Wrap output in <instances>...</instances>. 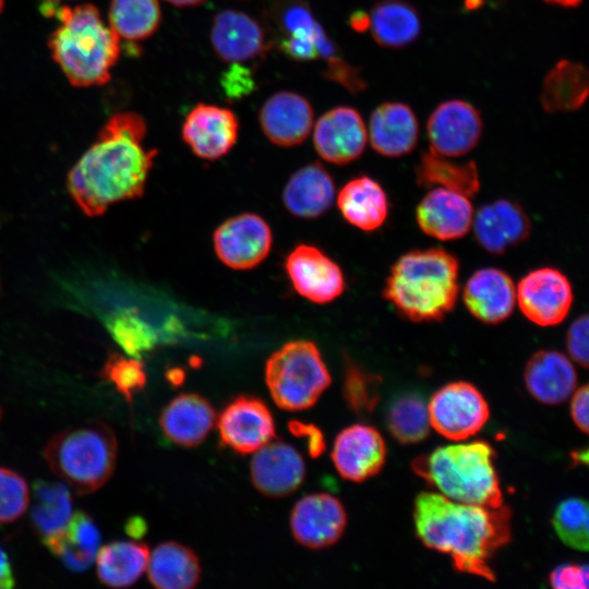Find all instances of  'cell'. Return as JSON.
Returning a JSON list of instances; mask_svg holds the SVG:
<instances>
[{"instance_id": "cell-1", "label": "cell", "mask_w": 589, "mask_h": 589, "mask_svg": "<svg viewBox=\"0 0 589 589\" xmlns=\"http://www.w3.org/2000/svg\"><path fill=\"white\" fill-rule=\"evenodd\" d=\"M144 119L131 111L112 115L93 145L68 175V190L87 216H99L124 200L143 194L157 155L146 149Z\"/></svg>"}, {"instance_id": "cell-2", "label": "cell", "mask_w": 589, "mask_h": 589, "mask_svg": "<svg viewBox=\"0 0 589 589\" xmlns=\"http://www.w3.org/2000/svg\"><path fill=\"white\" fill-rule=\"evenodd\" d=\"M416 533L429 549L450 555L461 573L495 580L489 563L512 536V512L504 504L485 507L420 493L414 501Z\"/></svg>"}, {"instance_id": "cell-3", "label": "cell", "mask_w": 589, "mask_h": 589, "mask_svg": "<svg viewBox=\"0 0 589 589\" xmlns=\"http://www.w3.org/2000/svg\"><path fill=\"white\" fill-rule=\"evenodd\" d=\"M459 261L443 248L411 250L390 267L383 297L416 323L443 320L456 305Z\"/></svg>"}, {"instance_id": "cell-4", "label": "cell", "mask_w": 589, "mask_h": 589, "mask_svg": "<svg viewBox=\"0 0 589 589\" xmlns=\"http://www.w3.org/2000/svg\"><path fill=\"white\" fill-rule=\"evenodd\" d=\"M59 21L48 40L51 56L69 82L76 87L106 84L117 63L120 38L93 4L58 5Z\"/></svg>"}, {"instance_id": "cell-5", "label": "cell", "mask_w": 589, "mask_h": 589, "mask_svg": "<svg viewBox=\"0 0 589 589\" xmlns=\"http://www.w3.org/2000/svg\"><path fill=\"white\" fill-rule=\"evenodd\" d=\"M493 459V448L477 441L437 447L417 457L412 469L452 501L500 507L503 493Z\"/></svg>"}, {"instance_id": "cell-6", "label": "cell", "mask_w": 589, "mask_h": 589, "mask_svg": "<svg viewBox=\"0 0 589 589\" xmlns=\"http://www.w3.org/2000/svg\"><path fill=\"white\" fill-rule=\"evenodd\" d=\"M118 444L104 422H89L55 434L44 455L50 470L80 495L101 488L116 468Z\"/></svg>"}, {"instance_id": "cell-7", "label": "cell", "mask_w": 589, "mask_h": 589, "mask_svg": "<svg viewBox=\"0 0 589 589\" xmlns=\"http://www.w3.org/2000/svg\"><path fill=\"white\" fill-rule=\"evenodd\" d=\"M265 382L279 408L299 411L317 401L332 377L317 347L309 340H294L268 358Z\"/></svg>"}, {"instance_id": "cell-8", "label": "cell", "mask_w": 589, "mask_h": 589, "mask_svg": "<svg viewBox=\"0 0 589 589\" xmlns=\"http://www.w3.org/2000/svg\"><path fill=\"white\" fill-rule=\"evenodd\" d=\"M272 23L279 50L297 61L338 56L334 43L315 21L302 0H278L272 9Z\"/></svg>"}, {"instance_id": "cell-9", "label": "cell", "mask_w": 589, "mask_h": 589, "mask_svg": "<svg viewBox=\"0 0 589 589\" xmlns=\"http://www.w3.org/2000/svg\"><path fill=\"white\" fill-rule=\"evenodd\" d=\"M428 409L431 426L452 441H462L477 434L490 416L483 395L472 384L462 381L436 390Z\"/></svg>"}, {"instance_id": "cell-10", "label": "cell", "mask_w": 589, "mask_h": 589, "mask_svg": "<svg viewBox=\"0 0 589 589\" xmlns=\"http://www.w3.org/2000/svg\"><path fill=\"white\" fill-rule=\"evenodd\" d=\"M516 299L529 321L546 327L566 318L574 293L568 278L562 272L553 267H541L520 279Z\"/></svg>"}, {"instance_id": "cell-11", "label": "cell", "mask_w": 589, "mask_h": 589, "mask_svg": "<svg viewBox=\"0 0 589 589\" xmlns=\"http://www.w3.org/2000/svg\"><path fill=\"white\" fill-rule=\"evenodd\" d=\"M272 230L259 215L244 213L225 220L214 232L218 259L233 269H250L268 255Z\"/></svg>"}, {"instance_id": "cell-12", "label": "cell", "mask_w": 589, "mask_h": 589, "mask_svg": "<svg viewBox=\"0 0 589 589\" xmlns=\"http://www.w3.org/2000/svg\"><path fill=\"white\" fill-rule=\"evenodd\" d=\"M482 119L471 104L453 99L440 104L426 122L431 149L446 157H460L471 152L482 134Z\"/></svg>"}, {"instance_id": "cell-13", "label": "cell", "mask_w": 589, "mask_h": 589, "mask_svg": "<svg viewBox=\"0 0 589 589\" xmlns=\"http://www.w3.org/2000/svg\"><path fill=\"white\" fill-rule=\"evenodd\" d=\"M217 428L221 442L240 454L254 453L275 437L272 412L250 396L233 399L219 414Z\"/></svg>"}, {"instance_id": "cell-14", "label": "cell", "mask_w": 589, "mask_h": 589, "mask_svg": "<svg viewBox=\"0 0 589 589\" xmlns=\"http://www.w3.org/2000/svg\"><path fill=\"white\" fill-rule=\"evenodd\" d=\"M312 129L314 147L328 163L347 165L364 152L368 130L352 107L338 106L326 111Z\"/></svg>"}, {"instance_id": "cell-15", "label": "cell", "mask_w": 589, "mask_h": 589, "mask_svg": "<svg viewBox=\"0 0 589 589\" xmlns=\"http://www.w3.org/2000/svg\"><path fill=\"white\" fill-rule=\"evenodd\" d=\"M347 525V514L338 498L329 494H311L292 508L290 529L301 545L321 550L335 544Z\"/></svg>"}, {"instance_id": "cell-16", "label": "cell", "mask_w": 589, "mask_h": 589, "mask_svg": "<svg viewBox=\"0 0 589 589\" xmlns=\"http://www.w3.org/2000/svg\"><path fill=\"white\" fill-rule=\"evenodd\" d=\"M286 271L296 291L315 303H328L345 289L340 267L312 245L294 248L287 257Z\"/></svg>"}, {"instance_id": "cell-17", "label": "cell", "mask_w": 589, "mask_h": 589, "mask_svg": "<svg viewBox=\"0 0 589 589\" xmlns=\"http://www.w3.org/2000/svg\"><path fill=\"white\" fill-rule=\"evenodd\" d=\"M386 459V445L373 426L353 424L336 437L332 460L341 478L363 482L377 474Z\"/></svg>"}, {"instance_id": "cell-18", "label": "cell", "mask_w": 589, "mask_h": 589, "mask_svg": "<svg viewBox=\"0 0 589 589\" xmlns=\"http://www.w3.org/2000/svg\"><path fill=\"white\" fill-rule=\"evenodd\" d=\"M239 131L236 115L217 105L199 104L185 117L182 139L200 158L215 160L235 145Z\"/></svg>"}, {"instance_id": "cell-19", "label": "cell", "mask_w": 589, "mask_h": 589, "mask_svg": "<svg viewBox=\"0 0 589 589\" xmlns=\"http://www.w3.org/2000/svg\"><path fill=\"white\" fill-rule=\"evenodd\" d=\"M259 120L263 133L273 144L291 147L303 143L309 136L314 111L302 95L281 91L266 99Z\"/></svg>"}, {"instance_id": "cell-20", "label": "cell", "mask_w": 589, "mask_h": 589, "mask_svg": "<svg viewBox=\"0 0 589 589\" xmlns=\"http://www.w3.org/2000/svg\"><path fill=\"white\" fill-rule=\"evenodd\" d=\"M250 472L259 492L269 497H283L303 483L305 464L292 446L283 442H269L254 452Z\"/></svg>"}, {"instance_id": "cell-21", "label": "cell", "mask_w": 589, "mask_h": 589, "mask_svg": "<svg viewBox=\"0 0 589 589\" xmlns=\"http://www.w3.org/2000/svg\"><path fill=\"white\" fill-rule=\"evenodd\" d=\"M478 244L492 254H502L529 238L530 220L516 202L501 199L481 206L472 221Z\"/></svg>"}, {"instance_id": "cell-22", "label": "cell", "mask_w": 589, "mask_h": 589, "mask_svg": "<svg viewBox=\"0 0 589 589\" xmlns=\"http://www.w3.org/2000/svg\"><path fill=\"white\" fill-rule=\"evenodd\" d=\"M211 43L218 58L229 63L255 59L267 48L261 24L251 15L233 9L223 10L214 16Z\"/></svg>"}, {"instance_id": "cell-23", "label": "cell", "mask_w": 589, "mask_h": 589, "mask_svg": "<svg viewBox=\"0 0 589 589\" xmlns=\"http://www.w3.org/2000/svg\"><path fill=\"white\" fill-rule=\"evenodd\" d=\"M416 218L425 235L442 241L457 240L471 229L473 208L467 196L435 188L418 204Z\"/></svg>"}, {"instance_id": "cell-24", "label": "cell", "mask_w": 589, "mask_h": 589, "mask_svg": "<svg viewBox=\"0 0 589 589\" xmlns=\"http://www.w3.org/2000/svg\"><path fill=\"white\" fill-rule=\"evenodd\" d=\"M462 301L477 320L490 325L500 324L514 311L516 288L504 271L495 267L480 268L467 280Z\"/></svg>"}, {"instance_id": "cell-25", "label": "cell", "mask_w": 589, "mask_h": 589, "mask_svg": "<svg viewBox=\"0 0 589 589\" xmlns=\"http://www.w3.org/2000/svg\"><path fill=\"white\" fill-rule=\"evenodd\" d=\"M368 135L375 152L386 157H400L417 145L418 119L411 107L404 103H383L371 115Z\"/></svg>"}, {"instance_id": "cell-26", "label": "cell", "mask_w": 589, "mask_h": 589, "mask_svg": "<svg viewBox=\"0 0 589 589\" xmlns=\"http://www.w3.org/2000/svg\"><path fill=\"white\" fill-rule=\"evenodd\" d=\"M524 380L528 392L545 405H558L572 396L577 374L570 360L556 350H540L527 361Z\"/></svg>"}, {"instance_id": "cell-27", "label": "cell", "mask_w": 589, "mask_h": 589, "mask_svg": "<svg viewBox=\"0 0 589 589\" xmlns=\"http://www.w3.org/2000/svg\"><path fill=\"white\" fill-rule=\"evenodd\" d=\"M216 412L211 402L197 394L184 393L173 398L161 411L159 424L173 443L194 447L213 429Z\"/></svg>"}, {"instance_id": "cell-28", "label": "cell", "mask_w": 589, "mask_h": 589, "mask_svg": "<svg viewBox=\"0 0 589 589\" xmlns=\"http://www.w3.org/2000/svg\"><path fill=\"white\" fill-rule=\"evenodd\" d=\"M335 185L332 176L318 163L297 170L287 182L283 200L286 208L294 216L314 218L332 206Z\"/></svg>"}, {"instance_id": "cell-29", "label": "cell", "mask_w": 589, "mask_h": 589, "mask_svg": "<svg viewBox=\"0 0 589 589\" xmlns=\"http://www.w3.org/2000/svg\"><path fill=\"white\" fill-rule=\"evenodd\" d=\"M337 205L344 218L363 231L378 229L389 211L385 191L366 176L347 182L338 193Z\"/></svg>"}, {"instance_id": "cell-30", "label": "cell", "mask_w": 589, "mask_h": 589, "mask_svg": "<svg viewBox=\"0 0 589 589\" xmlns=\"http://www.w3.org/2000/svg\"><path fill=\"white\" fill-rule=\"evenodd\" d=\"M146 570L149 582L158 589H191L199 584L202 572L196 554L177 542L156 546Z\"/></svg>"}, {"instance_id": "cell-31", "label": "cell", "mask_w": 589, "mask_h": 589, "mask_svg": "<svg viewBox=\"0 0 589 589\" xmlns=\"http://www.w3.org/2000/svg\"><path fill=\"white\" fill-rule=\"evenodd\" d=\"M96 309H101L100 316L111 337L132 358H142L163 341L157 327L143 318L135 308L97 303Z\"/></svg>"}, {"instance_id": "cell-32", "label": "cell", "mask_w": 589, "mask_h": 589, "mask_svg": "<svg viewBox=\"0 0 589 589\" xmlns=\"http://www.w3.org/2000/svg\"><path fill=\"white\" fill-rule=\"evenodd\" d=\"M72 516V500L62 483L36 480L33 483L32 525L48 548L59 539Z\"/></svg>"}, {"instance_id": "cell-33", "label": "cell", "mask_w": 589, "mask_h": 589, "mask_svg": "<svg viewBox=\"0 0 589 589\" xmlns=\"http://www.w3.org/2000/svg\"><path fill=\"white\" fill-rule=\"evenodd\" d=\"M369 16L372 37L385 48L407 47L418 38L421 31L419 12L405 0H378Z\"/></svg>"}, {"instance_id": "cell-34", "label": "cell", "mask_w": 589, "mask_h": 589, "mask_svg": "<svg viewBox=\"0 0 589 589\" xmlns=\"http://www.w3.org/2000/svg\"><path fill=\"white\" fill-rule=\"evenodd\" d=\"M418 185L443 188L472 197L480 190V177L473 160L458 163L431 148L421 154L414 170Z\"/></svg>"}, {"instance_id": "cell-35", "label": "cell", "mask_w": 589, "mask_h": 589, "mask_svg": "<svg viewBox=\"0 0 589 589\" xmlns=\"http://www.w3.org/2000/svg\"><path fill=\"white\" fill-rule=\"evenodd\" d=\"M588 71L579 62L558 61L545 75L540 101L548 112L579 109L588 96Z\"/></svg>"}, {"instance_id": "cell-36", "label": "cell", "mask_w": 589, "mask_h": 589, "mask_svg": "<svg viewBox=\"0 0 589 589\" xmlns=\"http://www.w3.org/2000/svg\"><path fill=\"white\" fill-rule=\"evenodd\" d=\"M149 551L146 544L115 541L100 548L96 554L99 580L112 588L133 585L146 570Z\"/></svg>"}, {"instance_id": "cell-37", "label": "cell", "mask_w": 589, "mask_h": 589, "mask_svg": "<svg viewBox=\"0 0 589 589\" xmlns=\"http://www.w3.org/2000/svg\"><path fill=\"white\" fill-rule=\"evenodd\" d=\"M100 544L99 530L85 512L73 514L63 534L48 549L74 572L87 569L96 557Z\"/></svg>"}, {"instance_id": "cell-38", "label": "cell", "mask_w": 589, "mask_h": 589, "mask_svg": "<svg viewBox=\"0 0 589 589\" xmlns=\"http://www.w3.org/2000/svg\"><path fill=\"white\" fill-rule=\"evenodd\" d=\"M108 16L120 39L140 41L158 29L161 10L158 0H110Z\"/></svg>"}, {"instance_id": "cell-39", "label": "cell", "mask_w": 589, "mask_h": 589, "mask_svg": "<svg viewBox=\"0 0 589 589\" xmlns=\"http://www.w3.org/2000/svg\"><path fill=\"white\" fill-rule=\"evenodd\" d=\"M385 419L387 430L400 443L414 444L429 435L428 404L418 393L406 392L393 398Z\"/></svg>"}, {"instance_id": "cell-40", "label": "cell", "mask_w": 589, "mask_h": 589, "mask_svg": "<svg viewBox=\"0 0 589 589\" xmlns=\"http://www.w3.org/2000/svg\"><path fill=\"white\" fill-rule=\"evenodd\" d=\"M588 503L579 497L562 501L555 508L552 525L560 540L567 546L587 551L589 545Z\"/></svg>"}, {"instance_id": "cell-41", "label": "cell", "mask_w": 589, "mask_h": 589, "mask_svg": "<svg viewBox=\"0 0 589 589\" xmlns=\"http://www.w3.org/2000/svg\"><path fill=\"white\" fill-rule=\"evenodd\" d=\"M381 377L361 365L347 361L342 395L348 408L358 416L373 412L380 400Z\"/></svg>"}, {"instance_id": "cell-42", "label": "cell", "mask_w": 589, "mask_h": 589, "mask_svg": "<svg viewBox=\"0 0 589 589\" xmlns=\"http://www.w3.org/2000/svg\"><path fill=\"white\" fill-rule=\"evenodd\" d=\"M100 376L115 385L117 390L131 404L134 395L146 384V374L142 362L135 358H125L113 353L108 357Z\"/></svg>"}, {"instance_id": "cell-43", "label": "cell", "mask_w": 589, "mask_h": 589, "mask_svg": "<svg viewBox=\"0 0 589 589\" xmlns=\"http://www.w3.org/2000/svg\"><path fill=\"white\" fill-rule=\"evenodd\" d=\"M29 491L17 472L0 467V524L19 519L26 510Z\"/></svg>"}, {"instance_id": "cell-44", "label": "cell", "mask_w": 589, "mask_h": 589, "mask_svg": "<svg viewBox=\"0 0 589 589\" xmlns=\"http://www.w3.org/2000/svg\"><path fill=\"white\" fill-rule=\"evenodd\" d=\"M325 76L344 86L351 93H359L366 87V81L362 77L360 70L339 56L326 61Z\"/></svg>"}, {"instance_id": "cell-45", "label": "cell", "mask_w": 589, "mask_h": 589, "mask_svg": "<svg viewBox=\"0 0 589 589\" xmlns=\"http://www.w3.org/2000/svg\"><path fill=\"white\" fill-rule=\"evenodd\" d=\"M566 348L572 359L588 368V316H578L569 326L566 334Z\"/></svg>"}, {"instance_id": "cell-46", "label": "cell", "mask_w": 589, "mask_h": 589, "mask_svg": "<svg viewBox=\"0 0 589 589\" xmlns=\"http://www.w3.org/2000/svg\"><path fill=\"white\" fill-rule=\"evenodd\" d=\"M589 569L586 564H563L553 569L549 581L555 589H587Z\"/></svg>"}, {"instance_id": "cell-47", "label": "cell", "mask_w": 589, "mask_h": 589, "mask_svg": "<svg viewBox=\"0 0 589 589\" xmlns=\"http://www.w3.org/2000/svg\"><path fill=\"white\" fill-rule=\"evenodd\" d=\"M231 64L223 74L221 86L229 98L239 99L252 92L254 80L249 68L241 65V63Z\"/></svg>"}, {"instance_id": "cell-48", "label": "cell", "mask_w": 589, "mask_h": 589, "mask_svg": "<svg viewBox=\"0 0 589 589\" xmlns=\"http://www.w3.org/2000/svg\"><path fill=\"white\" fill-rule=\"evenodd\" d=\"M290 432L298 437H306L309 454L316 458L325 450V442L321 431L312 425L298 421H290L288 424Z\"/></svg>"}, {"instance_id": "cell-49", "label": "cell", "mask_w": 589, "mask_h": 589, "mask_svg": "<svg viewBox=\"0 0 589 589\" xmlns=\"http://www.w3.org/2000/svg\"><path fill=\"white\" fill-rule=\"evenodd\" d=\"M588 390L587 385L574 390L570 401L572 419L582 433H588Z\"/></svg>"}, {"instance_id": "cell-50", "label": "cell", "mask_w": 589, "mask_h": 589, "mask_svg": "<svg viewBox=\"0 0 589 589\" xmlns=\"http://www.w3.org/2000/svg\"><path fill=\"white\" fill-rule=\"evenodd\" d=\"M15 586L12 567L5 551L0 546V589H10Z\"/></svg>"}, {"instance_id": "cell-51", "label": "cell", "mask_w": 589, "mask_h": 589, "mask_svg": "<svg viewBox=\"0 0 589 589\" xmlns=\"http://www.w3.org/2000/svg\"><path fill=\"white\" fill-rule=\"evenodd\" d=\"M349 24L356 32L369 31L370 16L363 11H356L351 14L349 19Z\"/></svg>"}, {"instance_id": "cell-52", "label": "cell", "mask_w": 589, "mask_h": 589, "mask_svg": "<svg viewBox=\"0 0 589 589\" xmlns=\"http://www.w3.org/2000/svg\"><path fill=\"white\" fill-rule=\"evenodd\" d=\"M145 531H146V524L140 517L130 518L125 524V532L133 538L142 537L145 533Z\"/></svg>"}, {"instance_id": "cell-53", "label": "cell", "mask_w": 589, "mask_h": 589, "mask_svg": "<svg viewBox=\"0 0 589 589\" xmlns=\"http://www.w3.org/2000/svg\"><path fill=\"white\" fill-rule=\"evenodd\" d=\"M166 377L170 382L171 385L179 386L184 381L185 374L180 369H171L170 371L167 372Z\"/></svg>"}, {"instance_id": "cell-54", "label": "cell", "mask_w": 589, "mask_h": 589, "mask_svg": "<svg viewBox=\"0 0 589 589\" xmlns=\"http://www.w3.org/2000/svg\"><path fill=\"white\" fill-rule=\"evenodd\" d=\"M165 1L178 8H189V7L200 5L206 0H165Z\"/></svg>"}, {"instance_id": "cell-55", "label": "cell", "mask_w": 589, "mask_h": 589, "mask_svg": "<svg viewBox=\"0 0 589 589\" xmlns=\"http://www.w3.org/2000/svg\"><path fill=\"white\" fill-rule=\"evenodd\" d=\"M548 3L564 7V8H575L578 7L582 0H544Z\"/></svg>"}, {"instance_id": "cell-56", "label": "cell", "mask_w": 589, "mask_h": 589, "mask_svg": "<svg viewBox=\"0 0 589 589\" xmlns=\"http://www.w3.org/2000/svg\"><path fill=\"white\" fill-rule=\"evenodd\" d=\"M40 3H60L61 0H39Z\"/></svg>"}, {"instance_id": "cell-57", "label": "cell", "mask_w": 589, "mask_h": 589, "mask_svg": "<svg viewBox=\"0 0 589 589\" xmlns=\"http://www.w3.org/2000/svg\"><path fill=\"white\" fill-rule=\"evenodd\" d=\"M3 5H4V0H0V13H1L2 9H3Z\"/></svg>"}, {"instance_id": "cell-58", "label": "cell", "mask_w": 589, "mask_h": 589, "mask_svg": "<svg viewBox=\"0 0 589 589\" xmlns=\"http://www.w3.org/2000/svg\"><path fill=\"white\" fill-rule=\"evenodd\" d=\"M2 414H3V411H2V408H1V406H0V420H1V418H2Z\"/></svg>"}]
</instances>
